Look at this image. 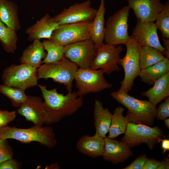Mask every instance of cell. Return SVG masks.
I'll return each instance as SVG.
<instances>
[{"instance_id":"16","label":"cell","mask_w":169,"mask_h":169,"mask_svg":"<svg viewBox=\"0 0 169 169\" xmlns=\"http://www.w3.org/2000/svg\"><path fill=\"white\" fill-rule=\"evenodd\" d=\"M137 20L153 22L161 10L164 4L161 0H126Z\"/></svg>"},{"instance_id":"3","label":"cell","mask_w":169,"mask_h":169,"mask_svg":"<svg viewBox=\"0 0 169 169\" xmlns=\"http://www.w3.org/2000/svg\"><path fill=\"white\" fill-rule=\"evenodd\" d=\"M55 135L52 127L35 125L28 129H22L8 125L0 128V140L12 139L22 143L39 142L49 148L57 144Z\"/></svg>"},{"instance_id":"34","label":"cell","mask_w":169,"mask_h":169,"mask_svg":"<svg viewBox=\"0 0 169 169\" xmlns=\"http://www.w3.org/2000/svg\"><path fill=\"white\" fill-rule=\"evenodd\" d=\"M16 111L0 110V128L8 125L16 117Z\"/></svg>"},{"instance_id":"24","label":"cell","mask_w":169,"mask_h":169,"mask_svg":"<svg viewBox=\"0 0 169 169\" xmlns=\"http://www.w3.org/2000/svg\"><path fill=\"white\" fill-rule=\"evenodd\" d=\"M0 21L17 32L20 29L18 8L14 2L0 0Z\"/></svg>"},{"instance_id":"6","label":"cell","mask_w":169,"mask_h":169,"mask_svg":"<svg viewBox=\"0 0 169 169\" xmlns=\"http://www.w3.org/2000/svg\"><path fill=\"white\" fill-rule=\"evenodd\" d=\"M130 9L128 5L125 6L107 18L105 22V43L116 46L126 43L130 37L128 19Z\"/></svg>"},{"instance_id":"13","label":"cell","mask_w":169,"mask_h":169,"mask_svg":"<svg viewBox=\"0 0 169 169\" xmlns=\"http://www.w3.org/2000/svg\"><path fill=\"white\" fill-rule=\"evenodd\" d=\"M90 0L77 3L68 8H64L59 13L53 17L59 25L92 21L98 9L91 7Z\"/></svg>"},{"instance_id":"21","label":"cell","mask_w":169,"mask_h":169,"mask_svg":"<svg viewBox=\"0 0 169 169\" xmlns=\"http://www.w3.org/2000/svg\"><path fill=\"white\" fill-rule=\"evenodd\" d=\"M153 86L147 90L142 92L141 96L156 106L162 100L169 97V72L156 80Z\"/></svg>"},{"instance_id":"11","label":"cell","mask_w":169,"mask_h":169,"mask_svg":"<svg viewBox=\"0 0 169 169\" xmlns=\"http://www.w3.org/2000/svg\"><path fill=\"white\" fill-rule=\"evenodd\" d=\"M123 48L121 45L114 46L106 43L97 47L96 56L90 69H102L107 74L114 72H119L121 69L118 66L121 58L120 54Z\"/></svg>"},{"instance_id":"27","label":"cell","mask_w":169,"mask_h":169,"mask_svg":"<svg viewBox=\"0 0 169 169\" xmlns=\"http://www.w3.org/2000/svg\"><path fill=\"white\" fill-rule=\"evenodd\" d=\"M18 39L17 31L0 21V42L4 50L14 54L17 49Z\"/></svg>"},{"instance_id":"9","label":"cell","mask_w":169,"mask_h":169,"mask_svg":"<svg viewBox=\"0 0 169 169\" xmlns=\"http://www.w3.org/2000/svg\"><path fill=\"white\" fill-rule=\"evenodd\" d=\"M103 70L100 69L78 68L74 74L76 92L79 96H83L90 93L100 92L112 87L105 79Z\"/></svg>"},{"instance_id":"20","label":"cell","mask_w":169,"mask_h":169,"mask_svg":"<svg viewBox=\"0 0 169 169\" xmlns=\"http://www.w3.org/2000/svg\"><path fill=\"white\" fill-rule=\"evenodd\" d=\"M112 115L107 108H104L102 102L95 100L94 106L95 134L103 138L106 137L110 125Z\"/></svg>"},{"instance_id":"2","label":"cell","mask_w":169,"mask_h":169,"mask_svg":"<svg viewBox=\"0 0 169 169\" xmlns=\"http://www.w3.org/2000/svg\"><path fill=\"white\" fill-rule=\"evenodd\" d=\"M111 97L127 109L129 123L151 126L156 118V108L149 100H140L119 90L110 93Z\"/></svg>"},{"instance_id":"7","label":"cell","mask_w":169,"mask_h":169,"mask_svg":"<svg viewBox=\"0 0 169 169\" xmlns=\"http://www.w3.org/2000/svg\"><path fill=\"white\" fill-rule=\"evenodd\" d=\"M163 136V131L158 126L151 127L144 124L129 123L120 141L130 148L145 143L152 150L161 141Z\"/></svg>"},{"instance_id":"26","label":"cell","mask_w":169,"mask_h":169,"mask_svg":"<svg viewBox=\"0 0 169 169\" xmlns=\"http://www.w3.org/2000/svg\"><path fill=\"white\" fill-rule=\"evenodd\" d=\"M124 109L120 106L116 107L114 110L107 137L115 139L125 133L129 122L127 117L124 116Z\"/></svg>"},{"instance_id":"28","label":"cell","mask_w":169,"mask_h":169,"mask_svg":"<svg viewBox=\"0 0 169 169\" xmlns=\"http://www.w3.org/2000/svg\"><path fill=\"white\" fill-rule=\"evenodd\" d=\"M165 57L158 49L148 46H141L139 57L141 69L153 65L163 60Z\"/></svg>"},{"instance_id":"30","label":"cell","mask_w":169,"mask_h":169,"mask_svg":"<svg viewBox=\"0 0 169 169\" xmlns=\"http://www.w3.org/2000/svg\"><path fill=\"white\" fill-rule=\"evenodd\" d=\"M0 93L8 98L12 105L19 108L26 100L28 95L24 90L0 84Z\"/></svg>"},{"instance_id":"8","label":"cell","mask_w":169,"mask_h":169,"mask_svg":"<svg viewBox=\"0 0 169 169\" xmlns=\"http://www.w3.org/2000/svg\"><path fill=\"white\" fill-rule=\"evenodd\" d=\"M37 68L26 64H12L3 71V84L25 90L38 85Z\"/></svg>"},{"instance_id":"39","label":"cell","mask_w":169,"mask_h":169,"mask_svg":"<svg viewBox=\"0 0 169 169\" xmlns=\"http://www.w3.org/2000/svg\"><path fill=\"white\" fill-rule=\"evenodd\" d=\"M169 169V159L168 157H165L161 161L158 169Z\"/></svg>"},{"instance_id":"38","label":"cell","mask_w":169,"mask_h":169,"mask_svg":"<svg viewBox=\"0 0 169 169\" xmlns=\"http://www.w3.org/2000/svg\"><path fill=\"white\" fill-rule=\"evenodd\" d=\"M161 147L163 150L162 153H165L169 150V140L167 139H161Z\"/></svg>"},{"instance_id":"29","label":"cell","mask_w":169,"mask_h":169,"mask_svg":"<svg viewBox=\"0 0 169 169\" xmlns=\"http://www.w3.org/2000/svg\"><path fill=\"white\" fill-rule=\"evenodd\" d=\"M46 51V56L42 64H48L58 61L64 57V46L50 39H45L42 42Z\"/></svg>"},{"instance_id":"4","label":"cell","mask_w":169,"mask_h":169,"mask_svg":"<svg viewBox=\"0 0 169 169\" xmlns=\"http://www.w3.org/2000/svg\"><path fill=\"white\" fill-rule=\"evenodd\" d=\"M79 68L75 63L65 57L60 60L52 63L41 64L38 69V79L53 81L66 86L68 92H72L74 74Z\"/></svg>"},{"instance_id":"19","label":"cell","mask_w":169,"mask_h":169,"mask_svg":"<svg viewBox=\"0 0 169 169\" xmlns=\"http://www.w3.org/2000/svg\"><path fill=\"white\" fill-rule=\"evenodd\" d=\"M104 138L95 134L84 135L78 141L76 147L81 153L92 158L102 156L104 149Z\"/></svg>"},{"instance_id":"31","label":"cell","mask_w":169,"mask_h":169,"mask_svg":"<svg viewBox=\"0 0 169 169\" xmlns=\"http://www.w3.org/2000/svg\"><path fill=\"white\" fill-rule=\"evenodd\" d=\"M157 29L161 32L163 38L169 39V0L164 4L163 8L155 20Z\"/></svg>"},{"instance_id":"40","label":"cell","mask_w":169,"mask_h":169,"mask_svg":"<svg viewBox=\"0 0 169 169\" xmlns=\"http://www.w3.org/2000/svg\"><path fill=\"white\" fill-rule=\"evenodd\" d=\"M162 39L165 50V55L166 56V57L169 59V39L162 38Z\"/></svg>"},{"instance_id":"35","label":"cell","mask_w":169,"mask_h":169,"mask_svg":"<svg viewBox=\"0 0 169 169\" xmlns=\"http://www.w3.org/2000/svg\"><path fill=\"white\" fill-rule=\"evenodd\" d=\"M146 155L142 154L139 156L131 164L123 169H142Z\"/></svg>"},{"instance_id":"14","label":"cell","mask_w":169,"mask_h":169,"mask_svg":"<svg viewBox=\"0 0 169 169\" xmlns=\"http://www.w3.org/2000/svg\"><path fill=\"white\" fill-rule=\"evenodd\" d=\"M17 113L35 125L51 124L44 102L39 97L28 95L26 100L17 110Z\"/></svg>"},{"instance_id":"33","label":"cell","mask_w":169,"mask_h":169,"mask_svg":"<svg viewBox=\"0 0 169 169\" xmlns=\"http://www.w3.org/2000/svg\"><path fill=\"white\" fill-rule=\"evenodd\" d=\"M169 116V97L165 99L156 108V118L159 120H164Z\"/></svg>"},{"instance_id":"10","label":"cell","mask_w":169,"mask_h":169,"mask_svg":"<svg viewBox=\"0 0 169 169\" xmlns=\"http://www.w3.org/2000/svg\"><path fill=\"white\" fill-rule=\"evenodd\" d=\"M91 22L59 25L53 32L50 39L65 46L90 38Z\"/></svg>"},{"instance_id":"15","label":"cell","mask_w":169,"mask_h":169,"mask_svg":"<svg viewBox=\"0 0 169 169\" xmlns=\"http://www.w3.org/2000/svg\"><path fill=\"white\" fill-rule=\"evenodd\" d=\"M157 28L153 22L137 20L131 35L142 46L151 47L158 50L165 55V50L160 42Z\"/></svg>"},{"instance_id":"36","label":"cell","mask_w":169,"mask_h":169,"mask_svg":"<svg viewBox=\"0 0 169 169\" xmlns=\"http://www.w3.org/2000/svg\"><path fill=\"white\" fill-rule=\"evenodd\" d=\"M19 167V163L13 158L0 163V169H17Z\"/></svg>"},{"instance_id":"1","label":"cell","mask_w":169,"mask_h":169,"mask_svg":"<svg viewBox=\"0 0 169 169\" xmlns=\"http://www.w3.org/2000/svg\"><path fill=\"white\" fill-rule=\"evenodd\" d=\"M51 124L58 123L77 112L83 104V96L75 91L66 95L58 93L57 88L48 90L46 85L38 84Z\"/></svg>"},{"instance_id":"25","label":"cell","mask_w":169,"mask_h":169,"mask_svg":"<svg viewBox=\"0 0 169 169\" xmlns=\"http://www.w3.org/2000/svg\"><path fill=\"white\" fill-rule=\"evenodd\" d=\"M169 72V59L162 60L146 69H141L139 76L141 81L149 85H153L155 82Z\"/></svg>"},{"instance_id":"32","label":"cell","mask_w":169,"mask_h":169,"mask_svg":"<svg viewBox=\"0 0 169 169\" xmlns=\"http://www.w3.org/2000/svg\"><path fill=\"white\" fill-rule=\"evenodd\" d=\"M13 155L12 149L7 139L0 140V163L12 159Z\"/></svg>"},{"instance_id":"37","label":"cell","mask_w":169,"mask_h":169,"mask_svg":"<svg viewBox=\"0 0 169 169\" xmlns=\"http://www.w3.org/2000/svg\"><path fill=\"white\" fill-rule=\"evenodd\" d=\"M160 163L158 160L146 157L142 169H158Z\"/></svg>"},{"instance_id":"18","label":"cell","mask_w":169,"mask_h":169,"mask_svg":"<svg viewBox=\"0 0 169 169\" xmlns=\"http://www.w3.org/2000/svg\"><path fill=\"white\" fill-rule=\"evenodd\" d=\"M59 25L48 13H46L32 25L28 27L25 32L27 39L33 41L42 38L50 39L54 31Z\"/></svg>"},{"instance_id":"22","label":"cell","mask_w":169,"mask_h":169,"mask_svg":"<svg viewBox=\"0 0 169 169\" xmlns=\"http://www.w3.org/2000/svg\"><path fill=\"white\" fill-rule=\"evenodd\" d=\"M23 51L19 59L20 64H26L38 68L45 58L47 53L40 40L35 39Z\"/></svg>"},{"instance_id":"17","label":"cell","mask_w":169,"mask_h":169,"mask_svg":"<svg viewBox=\"0 0 169 169\" xmlns=\"http://www.w3.org/2000/svg\"><path fill=\"white\" fill-rule=\"evenodd\" d=\"M104 149L103 159L113 164L123 162L133 155L130 148L121 141L106 137L104 138Z\"/></svg>"},{"instance_id":"12","label":"cell","mask_w":169,"mask_h":169,"mask_svg":"<svg viewBox=\"0 0 169 169\" xmlns=\"http://www.w3.org/2000/svg\"><path fill=\"white\" fill-rule=\"evenodd\" d=\"M97 47L90 38L64 46V57L81 69L90 68L95 58Z\"/></svg>"},{"instance_id":"23","label":"cell","mask_w":169,"mask_h":169,"mask_svg":"<svg viewBox=\"0 0 169 169\" xmlns=\"http://www.w3.org/2000/svg\"><path fill=\"white\" fill-rule=\"evenodd\" d=\"M105 12V0H100L99 8L95 18L91 22L90 28V39L97 47L104 43Z\"/></svg>"},{"instance_id":"5","label":"cell","mask_w":169,"mask_h":169,"mask_svg":"<svg viewBox=\"0 0 169 169\" xmlns=\"http://www.w3.org/2000/svg\"><path fill=\"white\" fill-rule=\"evenodd\" d=\"M125 45L126 47V54L123 58L120 59L119 64L123 68L124 77L120 82L119 90L128 94L141 70L139 57L141 46L131 36Z\"/></svg>"},{"instance_id":"41","label":"cell","mask_w":169,"mask_h":169,"mask_svg":"<svg viewBox=\"0 0 169 169\" xmlns=\"http://www.w3.org/2000/svg\"><path fill=\"white\" fill-rule=\"evenodd\" d=\"M165 125L168 128H169V119L167 118L163 120Z\"/></svg>"}]
</instances>
